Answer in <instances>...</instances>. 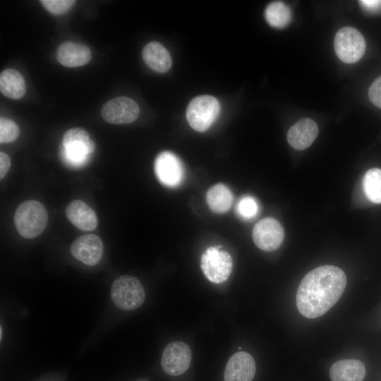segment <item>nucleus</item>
Wrapping results in <instances>:
<instances>
[{"label":"nucleus","mask_w":381,"mask_h":381,"mask_svg":"<svg viewBox=\"0 0 381 381\" xmlns=\"http://www.w3.org/2000/svg\"><path fill=\"white\" fill-rule=\"evenodd\" d=\"M255 363L250 354L238 351L229 359L224 375V381H253Z\"/></svg>","instance_id":"ddd939ff"},{"label":"nucleus","mask_w":381,"mask_h":381,"mask_svg":"<svg viewBox=\"0 0 381 381\" xmlns=\"http://www.w3.org/2000/svg\"><path fill=\"white\" fill-rule=\"evenodd\" d=\"M334 46L338 58L346 64H353L359 61L366 48L363 36L352 27H344L337 31Z\"/></svg>","instance_id":"0eeeda50"},{"label":"nucleus","mask_w":381,"mask_h":381,"mask_svg":"<svg viewBox=\"0 0 381 381\" xmlns=\"http://www.w3.org/2000/svg\"><path fill=\"white\" fill-rule=\"evenodd\" d=\"M0 90L6 97L18 99L25 93V83L22 75L13 68L5 69L0 74Z\"/></svg>","instance_id":"6ab92c4d"},{"label":"nucleus","mask_w":381,"mask_h":381,"mask_svg":"<svg viewBox=\"0 0 381 381\" xmlns=\"http://www.w3.org/2000/svg\"><path fill=\"white\" fill-rule=\"evenodd\" d=\"M284 231L281 224L270 217L258 222L253 229V239L260 249L273 251L283 242Z\"/></svg>","instance_id":"9b49d317"},{"label":"nucleus","mask_w":381,"mask_h":381,"mask_svg":"<svg viewBox=\"0 0 381 381\" xmlns=\"http://www.w3.org/2000/svg\"><path fill=\"white\" fill-rule=\"evenodd\" d=\"M94 148V143L85 130L73 128L64 135L61 155L70 166L80 167L87 162Z\"/></svg>","instance_id":"7ed1b4c3"},{"label":"nucleus","mask_w":381,"mask_h":381,"mask_svg":"<svg viewBox=\"0 0 381 381\" xmlns=\"http://www.w3.org/2000/svg\"><path fill=\"white\" fill-rule=\"evenodd\" d=\"M40 2L49 12L54 15L65 13L75 3L73 0H42Z\"/></svg>","instance_id":"393cba45"},{"label":"nucleus","mask_w":381,"mask_h":381,"mask_svg":"<svg viewBox=\"0 0 381 381\" xmlns=\"http://www.w3.org/2000/svg\"><path fill=\"white\" fill-rule=\"evenodd\" d=\"M207 203L212 211L224 213L231 206L233 196L230 189L223 183L212 186L206 194Z\"/></svg>","instance_id":"aec40b11"},{"label":"nucleus","mask_w":381,"mask_h":381,"mask_svg":"<svg viewBox=\"0 0 381 381\" xmlns=\"http://www.w3.org/2000/svg\"><path fill=\"white\" fill-rule=\"evenodd\" d=\"M11 166L9 157L4 152H0V178L3 179Z\"/></svg>","instance_id":"bb28decb"},{"label":"nucleus","mask_w":381,"mask_h":381,"mask_svg":"<svg viewBox=\"0 0 381 381\" xmlns=\"http://www.w3.org/2000/svg\"><path fill=\"white\" fill-rule=\"evenodd\" d=\"M346 285L344 271L334 265L320 266L301 280L296 301L299 313L307 318L323 315L336 304Z\"/></svg>","instance_id":"f257e3e1"},{"label":"nucleus","mask_w":381,"mask_h":381,"mask_svg":"<svg viewBox=\"0 0 381 381\" xmlns=\"http://www.w3.org/2000/svg\"><path fill=\"white\" fill-rule=\"evenodd\" d=\"M143 58L150 68L162 73L169 71L172 64L169 51L157 42H151L145 45Z\"/></svg>","instance_id":"a211bd4d"},{"label":"nucleus","mask_w":381,"mask_h":381,"mask_svg":"<svg viewBox=\"0 0 381 381\" xmlns=\"http://www.w3.org/2000/svg\"><path fill=\"white\" fill-rule=\"evenodd\" d=\"M220 111L219 101L212 95H200L193 98L186 110L189 125L196 131H207L216 121Z\"/></svg>","instance_id":"39448f33"},{"label":"nucleus","mask_w":381,"mask_h":381,"mask_svg":"<svg viewBox=\"0 0 381 381\" xmlns=\"http://www.w3.org/2000/svg\"><path fill=\"white\" fill-rule=\"evenodd\" d=\"M91 56V51L86 45L70 41L61 44L56 52L58 61L66 67L84 66L90 61Z\"/></svg>","instance_id":"2eb2a0df"},{"label":"nucleus","mask_w":381,"mask_h":381,"mask_svg":"<svg viewBox=\"0 0 381 381\" xmlns=\"http://www.w3.org/2000/svg\"><path fill=\"white\" fill-rule=\"evenodd\" d=\"M140 108L131 98L118 97L107 101L101 109L104 121L112 124H126L138 117Z\"/></svg>","instance_id":"6e6552de"},{"label":"nucleus","mask_w":381,"mask_h":381,"mask_svg":"<svg viewBox=\"0 0 381 381\" xmlns=\"http://www.w3.org/2000/svg\"><path fill=\"white\" fill-rule=\"evenodd\" d=\"M363 191L367 198L375 204L381 203V169L373 168L366 171L363 179Z\"/></svg>","instance_id":"4be33fe9"},{"label":"nucleus","mask_w":381,"mask_h":381,"mask_svg":"<svg viewBox=\"0 0 381 381\" xmlns=\"http://www.w3.org/2000/svg\"><path fill=\"white\" fill-rule=\"evenodd\" d=\"M19 135V128L12 120L1 117L0 119V143H11L16 140Z\"/></svg>","instance_id":"5701e85b"},{"label":"nucleus","mask_w":381,"mask_h":381,"mask_svg":"<svg viewBox=\"0 0 381 381\" xmlns=\"http://www.w3.org/2000/svg\"><path fill=\"white\" fill-rule=\"evenodd\" d=\"M362 7L370 12H378L381 11V1L362 0L359 1Z\"/></svg>","instance_id":"cd10ccee"},{"label":"nucleus","mask_w":381,"mask_h":381,"mask_svg":"<svg viewBox=\"0 0 381 381\" xmlns=\"http://www.w3.org/2000/svg\"><path fill=\"white\" fill-rule=\"evenodd\" d=\"M1 335H2V330H1V327L0 328V338L1 339Z\"/></svg>","instance_id":"c85d7f7f"},{"label":"nucleus","mask_w":381,"mask_h":381,"mask_svg":"<svg viewBox=\"0 0 381 381\" xmlns=\"http://www.w3.org/2000/svg\"><path fill=\"white\" fill-rule=\"evenodd\" d=\"M66 215L75 226L83 231H92L98 224L94 210L79 200H73L67 205Z\"/></svg>","instance_id":"dca6fc26"},{"label":"nucleus","mask_w":381,"mask_h":381,"mask_svg":"<svg viewBox=\"0 0 381 381\" xmlns=\"http://www.w3.org/2000/svg\"><path fill=\"white\" fill-rule=\"evenodd\" d=\"M265 18L272 27L283 28L291 22L292 13L289 7L284 2L274 1L266 7Z\"/></svg>","instance_id":"412c9836"},{"label":"nucleus","mask_w":381,"mask_h":381,"mask_svg":"<svg viewBox=\"0 0 381 381\" xmlns=\"http://www.w3.org/2000/svg\"><path fill=\"white\" fill-rule=\"evenodd\" d=\"M190 361V347L186 343L174 341L164 348L162 355L161 365L167 374L178 376L188 370Z\"/></svg>","instance_id":"1a4fd4ad"},{"label":"nucleus","mask_w":381,"mask_h":381,"mask_svg":"<svg viewBox=\"0 0 381 381\" xmlns=\"http://www.w3.org/2000/svg\"><path fill=\"white\" fill-rule=\"evenodd\" d=\"M238 214L244 219L254 217L258 212V204L256 200L250 195L243 197L237 205Z\"/></svg>","instance_id":"b1692460"},{"label":"nucleus","mask_w":381,"mask_h":381,"mask_svg":"<svg viewBox=\"0 0 381 381\" xmlns=\"http://www.w3.org/2000/svg\"><path fill=\"white\" fill-rule=\"evenodd\" d=\"M232 265L231 255L219 247L210 246L201 256V270L205 277L214 284L222 283L229 277Z\"/></svg>","instance_id":"423d86ee"},{"label":"nucleus","mask_w":381,"mask_h":381,"mask_svg":"<svg viewBox=\"0 0 381 381\" xmlns=\"http://www.w3.org/2000/svg\"><path fill=\"white\" fill-rule=\"evenodd\" d=\"M318 132V126L314 120L303 118L289 128L286 135L287 141L293 148L304 150L314 142Z\"/></svg>","instance_id":"4468645a"},{"label":"nucleus","mask_w":381,"mask_h":381,"mask_svg":"<svg viewBox=\"0 0 381 381\" xmlns=\"http://www.w3.org/2000/svg\"><path fill=\"white\" fill-rule=\"evenodd\" d=\"M71 253L77 260L90 266L97 265L103 253L101 238L95 234L78 237L71 246Z\"/></svg>","instance_id":"f8f14e48"},{"label":"nucleus","mask_w":381,"mask_h":381,"mask_svg":"<svg viewBox=\"0 0 381 381\" xmlns=\"http://www.w3.org/2000/svg\"><path fill=\"white\" fill-rule=\"evenodd\" d=\"M368 97L373 104L381 109V75L370 85Z\"/></svg>","instance_id":"a878e982"},{"label":"nucleus","mask_w":381,"mask_h":381,"mask_svg":"<svg viewBox=\"0 0 381 381\" xmlns=\"http://www.w3.org/2000/svg\"><path fill=\"white\" fill-rule=\"evenodd\" d=\"M365 375L363 363L356 359L336 361L329 370L332 381H363Z\"/></svg>","instance_id":"f3484780"},{"label":"nucleus","mask_w":381,"mask_h":381,"mask_svg":"<svg viewBox=\"0 0 381 381\" xmlns=\"http://www.w3.org/2000/svg\"><path fill=\"white\" fill-rule=\"evenodd\" d=\"M48 222V214L44 206L37 200H26L16 209L14 224L20 235L25 238H33L40 235Z\"/></svg>","instance_id":"f03ea898"},{"label":"nucleus","mask_w":381,"mask_h":381,"mask_svg":"<svg viewBox=\"0 0 381 381\" xmlns=\"http://www.w3.org/2000/svg\"><path fill=\"white\" fill-rule=\"evenodd\" d=\"M145 297V290L141 283L133 276L119 277L111 287V300L121 310H132L139 308L143 303Z\"/></svg>","instance_id":"20e7f679"},{"label":"nucleus","mask_w":381,"mask_h":381,"mask_svg":"<svg viewBox=\"0 0 381 381\" xmlns=\"http://www.w3.org/2000/svg\"><path fill=\"white\" fill-rule=\"evenodd\" d=\"M155 171L158 180L171 188L181 184L184 177L182 162L176 155L169 151H164L157 156Z\"/></svg>","instance_id":"9d476101"}]
</instances>
